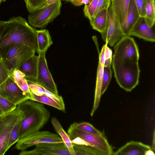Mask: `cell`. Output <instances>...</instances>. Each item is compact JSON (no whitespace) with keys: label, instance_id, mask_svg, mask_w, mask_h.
Here are the masks:
<instances>
[{"label":"cell","instance_id":"7c38bea8","mask_svg":"<svg viewBox=\"0 0 155 155\" xmlns=\"http://www.w3.org/2000/svg\"><path fill=\"white\" fill-rule=\"evenodd\" d=\"M0 95L17 105L28 100L31 95L22 91L10 76L0 85Z\"/></svg>","mask_w":155,"mask_h":155},{"label":"cell","instance_id":"7bdbcfd3","mask_svg":"<svg viewBox=\"0 0 155 155\" xmlns=\"http://www.w3.org/2000/svg\"><path fill=\"white\" fill-rule=\"evenodd\" d=\"M155 130H154L153 134L152 147L151 148V149L154 152L155 151Z\"/></svg>","mask_w":155,"mask_h":155},{"label":"cell","instance_id":"f1b7e54d","mask_svg":"<svg viewBox=\"0 0 155 155\" xmlns=\"http://www.w3.org/2000/svg\"><path fill=\"white\" fill-rule=\"evenodd\" d=\"M99 0H92L88 3L84 5V13L85 16L89 20L93 18Z\"/></svg>","mask_w":155,"mask_h":155},{"label":"cell","instance_id":"e575fe53","mask_svg":"<svg viewBox=\"0 0 155 155\" xmlns=\"http://www.w3.org/2000/svg\"><path fill=\"white\" fill-rule=\"evenodd\" d=\"M27 81L29 87L33 94L38 96L45 94L42 87L34 82Z\"/></svg>","mask_w":155,"mask_h":155},{"label":"cell","instance_id":"f35d334b","mask_svg":"<svg viewBox=\"0 0 155 155\" xmlns=\"http://www.w3.org/2000/svg\"><path fill=\"white\" fill-rule=\"evenodd\" d=\"M92 0H72L71 3L74 5L79 6L82 5L87 4L89 3Z\"/></svg>","mask_w":155,"mask_h":155},{"label":"cell","instance_id":"44dd1931","mask_svg":"<svg viewBox=\"0 0 155 155\" xmlns=\"http://www.w3.org/2000/svg\"><path fill=\"white\" fill-rule=\"evenodd\" d=\"M131 0H111V3L120 24L124 20L127 15Z\"/></svg>","mask_w":155,"mask_h":155},{"label":"cell","instance_id":"8d00e7d4","mask_svg":"<svg viewBox=\"0 0 155 155\" xmlns=\"http://www.w3.org/2000/svg\"><path fill=\"white\" fill-rule=\"evenodd\" d=\"M106 44L104 45L105 49V61L104 66H110L112 61V51L107 45Z\"/></svg>","mask_w":155,"mask_h":155},{"label":"cell","instance_id":"2e32d148","mask_svg":"<svg viewBox=\"0 0 155 155\" xmlns=\"http://www.w3.org/2000/svg\"><path fill=\"white\" fill-rule=\"evenodd\" d=\"M151 149L149 145L141 142L132 141L127 143L116 151L114 155H144L147 150Z\"/></svg>","mask_w":155,"mask_h":155},{"label":"cell","instance_id":"83f0119b","mask_svg":"<svg viewBox=\"0 0 155 155\" xmlns=\"http://www.w3.org/2000/svg\"><path fill=\"white\" fill-rule=\"evenodd\" d=\"M111 77L112 71L111 66H104L101 88V96L107 88Z\"/></svg>","mask_w":155,"mask_h":155},{"label":"cell","instance_id":"9c48e42d","mask_svg":"<svg viewBox=\"0 0 155 155\" xmlns=\"http://www.w3.org/2000/svg\"><path fill=\"white\" fill-rule=\"evenodd\" d=\"M60 143L64 142L58 134L48 131L39 130L20 139L15 148L22 151L40 143Z\"/></svg>","mask_w":155,"mask_h":155},{"label":"cell","instance_id":"b9f144b4","mask_svg":"<svg viewBox=\"0 0 155 155\" xmlns=\"http://www.w3.org/2000/svg\"><path fill=\"white\" fill-rule=\"evenodd\" d=\"M144 155H155L154 152L151 149H150L145 152Z\"/></svg>","mask_w":155,"mask_h":155},{"label":"cell","instance_id":"30bf717a","mask_svg":"<svg viewBox=\"0 0 155 155\" xmlns=\"http://www.w3.org/2000/svg\"><path fill=\"white\" fill-rule=\"evenodd\" d=\"M105 43L113 46L124 35L111 4L108 9L107 23L104 31L101 33Z\"/></svg>","mask_w":155,"mask_h":155},{"label":"cell","instance_id":"1f68e13d","mask_svg":"<svg viewBox=\"0 0 155 155\" xmlns=\"http://www.w3.org/2000/svg\"><path fill=\"white\" fill-rule=\"evenodd\" d=\"M0 105L4 114L15 110L17 105L0 95Z\"/></svg>","mask_w":155,"mask_h":155},{"label":"cell","instance_id":"d4e9b609","mask_svg":"<svg viewBox=\"0 0 155 155\" xmlns=\"http://www.w3.org/2000/svg\"><path fill=\"white\" fill-rule=\"evenodd\" d=\"M75 155H101L94 148L90 146L73 143Z\"/></svg>","mask_w":155,"mask_h":155},{"label":"cell","instance_id":"4dcf8cb0","mask_svg":"<svg viewBox=\"0 0 155 155\" xmlns=\"http://www.w3.org/2000/svg\"><path fill=\"white\" fill-rule=\"evenodd\" d=\"M21 120L15 126L11 132L7 147L8 150L14 144L17 142L19 138V128Z\"/></svg>","mask_w":155,"mask_h":155},{"label":"cell","instance_id":"484cf974","mask_svg":"<svg viewBox=\"0 0 155 155\" xmlns=\"http://www.w3.org/2000/svg\"><path fill=\"white\" fill-rule=\"evenodd\" d=\"M30 100L48 105L62 111L61 108L59 104L45 94L38 96L32 93Z\"/></svg>","mask_w":155,"mask_h":155},{"label":"cell","instance_id":"bcb514c9","mask_svg":"<svg viewBox=\"0 0 155 155\" xmlns=\"http://www.w3.org/2000/svg\"><path fill=\"white\" fill-rule=\"evenodd\" d=\"M6 0H0V4L2 2H4Z\"/></svg>","mask_w":155,"mask_h":155},{"label":"cell","instance_id":"4fadbf2b","mask_svg":"<svg viewBox=\"0 0 155 155\" xmlns=\"http://www.w3.org/2000/svg\"><path fill=\"white\" fill-rule=\"evenodd\" d=\"M31 150H22L20 155H71L64 143H42Z\"/></svg>","mask_w":155,"mask_h":155},{"label":"cell","instance_id":"52a82bcc","mask_svg":"<svg viewBox=\"0 0 155 155\" xmlns=\"http://www.w3.org/2000/svg\"><path fill=\"white\" fill-rule=\"evenodd\" d=\"M22 118V113L17 107L11 112L0 116V155L5 154L8 150L12 131Z\"/></svg>","mask_w":155,"mask_h":155},{"label":"cell","instance_id":"60d3db41","mask_svg":"<svg viewBox=\"0 0 155 155\" xmlns=\"http://www.w3.org/2000/svg\"><path fill=\"white\" fill-rule=\"evenodd\" d=\"M59 0H47L45 4L42 8L45 7L51 4L55 3Z\"/></svg>","mask_w":155,"mask_h":155},{"label":"cell","instance_id":"9a60e30c","mask_svg":"<svg viewBox=\"0 0 155 155\" xmlns=\"http://www.w3.org/2000/svg\"><path fill=\"white\" fill-rule=\"evenodd\" d=\"M140 17L134 0H131L126 17L120 24L125 36H129Z\"/></svg>","mask_w":155,"mask_h":155},{"label":"cell","instance_id":"5b68a950","mask_svg":"<svg viewBox=\"0 0 155 155\" xmlns=\"http://www.w3.org/2000/svg\"><path fill=\"white\" fill-rule=\"evenodd\" d=\"M68 134L71 140L77 137L82 139L89 143L101 155H111L113 153L112 148L104 135H99L80 131L71 124L68 129Z\"/></svg>","mask_w":155,"mask_h":155},{"label":"cell","instance_id":"ffe728a7","mask_svg":"<svg viewBox=\"0 0 155 155\" xmlns=\"http://www.w3.org/2000/svg\"><path fill=\"white\" fill-rule=\"evenodd\" d=\"M108 9L102 10L90 21L93 28L100 33L104 31L107 25Z\"/></svg>","mask_w":155,"mask_h":155},{"label":"cell","instance_id":"d6986e66","mask_svg":"<svg viewBox=\"0 0 155 155\" xmlns=\"http://www.w3.org/2000/svg\"><path fill=\"white\" fill-rule=\"evenodd\" d=\"M51 123L55 131L60 136L68 149L71 155H75L71 140L60 122L56 117H53L51 119Z\"/></svg>","mask_w":155,"mask_h":155},{"label":"cell","instance_id":"6da1fadb","mask_svg":"<svg viewBox=\"0 0 155 155\" xmlns=\"http://www.w3.org/2000/svg\"><path fill=\"white\" fill-rule=\"evenodd\" d=\"M17 44L26 45L37 51L36 30L20 16L12 18L6 21L0 38V59L11 46Z\"/></svg>","mask_w":155,"mask_h":155},{"label":"cell","instance_id":"ee69618b","mask_svg":"<svg viewBox=\"0 0 155 155\" xmlns=\"http://www.w3.org/2000/svg\"><path fill=\"white\" fill-rule=\"evenodd\" d=\"M4 114L0 105V116Z\"/></svg>","mask_w":155,"mask_h":155},{"label":"cell","instance_id":"8fae6325","mask_svg":"<svg viewBox=\"0 0 155 155\" xmlns=\"http://www.w3.org/2000/svg\"><path fill=\"white\" fill-rule=\"evenodd\" d=\"M45 53H38V60L37 77L35 81L32 82L40 85L51 93L58 95L56 85L48 67Z\"/></svg>","mask_w":155,"mask_h":155},{"label":"cell","instance_id":"d6a6232c","mask_svg":"<svg viewBox=\"0 0 155 155\" xmlns=\"http://www.w3.org/2000/svg\"><path fill=\"white\" fill-rule=\"evenodd\" d=\"M10 76V73L2 58L0 59V85Z\"/></svg>","mask_w":155,"mask_h":155},{"label":"cell","instance_id":"277c9868","mask_svg":"<svg viewBox=\"0 0 155 155\" xmlns=\"http://www.w3.org/2000/svg\"><path fill=\"white\" fill-rule=\"evenodd\" d=\"M112 60L119 62H138V48L134 38L124 36L114 47Z\"/></svg>","mask_w":155,"mask_h":155},{"label":"cell","instance_id":"d590c367","mask_svg":"<svg viewBox=\"0 0 155 155\" xmlns=\"http://www.w3.org/2000/svg\"><path fill=\"white\" fill-rule=\"evenodd\" d=\"M140 17H144L146 14L147 0H134Z\"/></svg>","mask_w":155,"mask_h":155},{"label":"cell","instance_id":"7a4b0ae2","mask_svg":"<svg viewBox=\"0 0 155 155\" xmlns=\"http://www.w3.org/2000/svg\"><path fill=\"white\" fill-rule=\"evenodd\" d=\"M22 118L19 128V138L39 131L48 121L49 111L42 103L28 100L17 105Z\"/></svg>","mask_w":155,"mask_h":155},{"label":"cell","instance_id":"4316f807","mask_svg":"<svg viewBox=\"0 0 155 155\" xmlns=\"http://www.w3.org/2000/svg\"><path fill=\"white\" fill-rule=\"evenodd\" d=\"M78 130L99 135H104V133L97 129L92 124L86 122H74L71 124Z\"/></svg>","mask_w":155,"mask_h":155},{"label":"cell","instance_id":"3957f363","mask_svg":"<svg viewBox=\"0 0 155 155\" xmlns=\"http://www.w3.org/2000/svg\"><path fill=\"white\" fill-rule=\"evenodd\" d=\"M112 64L115 78L121 87L127 91H130L138 84L140 71L138 62L112 60Z\"/></svg>","mask_w":155,"mask_h":155},{"label":"cell","instance_id":"74e56055","mask_svg":"<svg viewBox=\"0 0 155 155\" xmlns=\"http://www.w3.org/2000/svg\"><path fill=\"white\" fill-rule=\"evenodd\" d=\"M111 0H99L94 17L102 10L108 8L111 4Z\"/></svg>","mask_w":155,"mask_h":155},{"label":"cell","instance_id":"e0dca14e","mask_svg":"<svg viewBox=\"0 0 155 155\" xmlns=\"http://www.w3.org/2000/svg\"><path fill=\"white\" fill-rule=\"evenodd\" d=\"M38 57L33 54L24 62L17 68L25 75L27 80L34 82L36 79Z\"/></svg>","mask_w":155,"mask_h":155},{"label":"cell","instance_id":"836d02e7","mask_svg":"<svg viewBox=\"0 0 155 155\" xmlns=\"http://www.w3.org/2000/svg\"><path fill=\"white\" fill-rule=\"evenodd\" d=\"M45 93L56 101L61 108L62 111L65 112V106L63 98L62 96L55 94L51 93L43 87Z\"/></svg>","mask_w":155,"mask_h":155},{"label":"cell","instance_id":"f6af8a7d","mask_svg":"<svg viewBox=\"0 0 155 155\" xmlns=\"http://www.w3.org/2000/svg\"><path fill=\"white\" fill-rule=\"evenodd\" d=\"M63 0V1H67V2H71V1H72V0Z\"/></svg>","mask_w":155,"mask_h":155},{"label":"cell","instance_id":"f546056e","mask_svg":"<svg viewBox=\"0 0 155 155\" xmlns=\"http://www.w3.org/2000/svg\"><path fill=\"white\" fill-rule=\"evenodd\" d=\"M47 0H24L27 9L30 13L42 8Z\"/></svg>","mask_w":155,"mask_h":155},{"label":"cell","instance_id":"ab89813d","mask_svg":"<svg viewBox=\"0 0 155 155\" xmlns=\"http://www.w3.org/2000/svg\"><path fill=\"white\" fill-rule=\"evenodd\" d=\"M6 21H0V38L4 30Z\"/></svg>","mask_w":155,"mask_h":155},{"label":"cell","instance_id":"8992f818","mask_svg":"<svg viewBox=\"0 0 155 155\" xmlns=\"http://www.w3.org/2000/svg\"><path fill=\"white\" fill-rule=\"evenodd\" d=\"M61 1L30 13L28 17L29 24L36 28H45L60 14Z\"/></svg>","mask_w":155,"mask_h":155},{"label":"cell","instance_id":"7402d4cb","mask_svg":"<svg viewBox=\"0 0 155 155\" xmlns=\"http://www.w3.org/2000/svg\"><path fill=\"white\" fill-rule=\"evenodd\" d=\"M104 67L103 64L98 63L97 71L94 101L93 107L90 114L91 116L93 115L94 112L98 108L101 96V88Z\"/></svg>","mask_w":155,"mask_h":155},{"label":"cell","instance_id":"cb8c5ba5","mask_svg":"<svg viewBox=\"0 0 155 155\" xmlns=\"http://www.w3.org/2000/svg\"><path fill=\"white\" fill-rule=\"evenodd\" d=\"M155 8V0H147L146 14L144 18L146 22L150 27L154 25Z\"/></svg>","mask_w":155,"mask_h":155},{"label":"cell","instance_id":"5bb4252c","mask_svg":"<svg viewBox=\"0 0 155 155\" xmlns=\"http://www.w3.org/2000/svg\"><path fill=\"white\" fill-rule=\"evenodd\" d=\"M153 27H149L146 22L144 17H140L129 36L136 37L147 41L154 42L155 35Z\"/></svg>","mask_w":155,"mask_h":155},{"label":"cell","instance_id":"ac0fdd59","mask_svg":"<svg viewBox=\"0 0 155 155\" xmlns=\"http://www.w3.org/2000/svg\"><path fill=\"white\" fill-rule=\"evenodd\" d=\"M38 45L37 52L46 53L50 46L53 44L49 31L47 29L36 30Z\"/></svg>","mask_w":155,"mask_h":155},{"label":"cell","instance_id":"603a6c76","mask_svg":"<svg viewBox=\"0 0 155 155\" xmlns=\"http://www.w3.org/2000/svg\"><path fill=\"white\" fill-rule=\"evenodd\" d=\"M11 77L19 87L23 91L31 96L32 93L28 85L25 74L18 69H16L10 74Z\"/></svg>","mask_w":155,"mask_h":155},{"label":"cell","instance_id":"ba28073f","mask_svg":"<svg viewBox=\"0 0 155 155\" xmlns=\"http://www.w3.org/2000/svg\"><path fill=\"white\" fill-rule=\"evenodd\" d=\"M36 51L30 47L21 44L11 46L2 58L10 74Z\"/></svg>","mask_w":155,"mask_h":155}]
</instances>
